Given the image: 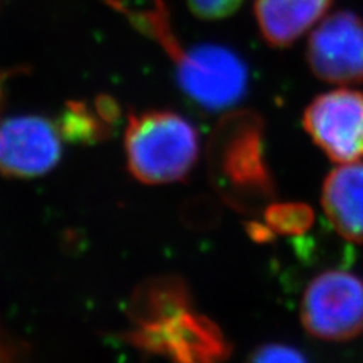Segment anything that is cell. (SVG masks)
Returning a JSON list of instances; mask_svg holds the SVG:
<instances>
[{
    "label": "cell",
    "mask_w": 363,
    "mask_h": 363,
    "mask_svg": "<svg viewBox=\"0 0 363 363\" xmlns=\"http://www.w3.org/2000/svg\"><path fill=\"white\" fill-rule=\"evenodd\" d=\"M129 342L147 354L172 363H224L232 348L220 327L192 308V297L180 277L145 280L129 306Z\"/></svg>",
    "instance_id": "6da1fadb"
},
{
    "label": "cell",
    "mask_w": 363,
    "mask_h": 363,
    "mask_svg": "<svg viewBox=\"0 0 363 363\" xmlns=\"http://www.w3.org/2000/svg\"><path fill=\"white\" fill-rule=\"evenodd\" d=\"M106 2L169 55L176 65L179 86L196 105L215 112L229 109L242 99L248 86V72L242 60L220 45L182 48L169 26L164 0H153V5L145 9H132L126 0Z\"/></svg>",
    "instance_id": "7a4b0ae2"
},
{
    "label": "cell",
    "mask_w": 363,
    "mask_h": 363,
    "mask_svg": "<svg viewBox=\"0 0 363 363\" xmlns=\"http://www.w3.org/2000/svg\"><path fill=\"white\" fill-rule=\"evenodd\" d=\"M209 172L221 199L236 211L256 213L276 194L264 145V120L252 111L230 112L209 144Z\"/></svg>",
    "instance_id": "3957f363"
},
{
    "label": "cell",
    "mask_w": 363,
    "mask_h": 363,
    "mask_svg": "<svg viewBox=\"0 0 363 363\" xmlns=\"http://www.w3.org/2000/svg\"><path fill=\"white\" fill-rule=\"evenodd\" d=\"M129 173L144 185H168L188 177L200 156V138L189 120L173 111L133 112L124 130Z\"/></svg>",
    "instance_id": "277c9868"
},
{
    "label": "cell",
    "mask_w": 363,
    "mask_h": 363,
    "mask_svg": "<svg viewBox=\"0 0 363 363\" xmlns=\"http://www.w3.org/2000/svg\"><path fill=\"white\" fill-rule=\"evenodd\" d=\"M304 330L325 342H347L363 333V281L353 272L328 269L311 280L300 308Z\"/></svg>",
    "instance_id": "5b68a950"
},
{
    "label": "cell",
    "mask_w": 363,
    "mask_h": 363,
    "mask_svg": "<svg viewBox=\"0 0 363 363\" xmlns=\"http://www.w3.org/2000/svg\"><path fill=\"white\" fill-rule=\"evenodd\" d=\"M303 128L336 164L363 157V93L337 88L316 96L303 113Z\"/></svg>",
    "instance_id": "8992f818"
},
{
    "label": "cell",
    "mask_w": 363,
    "mask_h": 363,
    "mask_svg": "<svg viewBox=\"0 0 363 363\" xmlns=\"http://www.w3.org/2000/svg\"><path fill=\"white\" fill-rule=\"evenodd\" d=\"M306 58L327 84H363V18L351 11L325 17L311 33Z\"/></svg>",
    "instance_id": "52a82bcc"
},
{
    "label": "cell",
    "mask_w": 363,
    "mask_h": 363,
    "mask_svg": "<svg viewBox=\"0 0 363 363\" xmlns=\"http://www.w3.org/2000/svg\"><path fill=\"white\" fill-rule=\"evenodd\" d=\"M62 155L58 124L41 116H17L0 123V173L33 179L49 173Z\"/></svg>",
    "instance_id": "ba28073f"
},
{
    "label": "cell",
    "mask_w": 363,
    "mask_h": 363,
    "mask_svg": "<svg viewBox=\"0 0 363 363\" xmlns=\"http://www.w3.org/2000/svg\"><path fill=\"white\" fill-rule=\"evenodd\" d=\"M321 204L325 217L344 240L363 244V162L339 164L327 174Z\"/></svg>",
    "instance_id": "9c48e42d"
},
{
    "label": "cell",
    "mask_w": 363,
    "mask_h": 363,
    "mask_svg": "<svg viewBox=\"0 0 363 363\" xmlns=\"http://www.w3.org/2000/svg\"><path fill=\"white\" fill-rule=\"evenodd\" d=\"M333 0H256L255 17L264 40L283 49L323 20Z\"/></svg>",
    "instance_id": "30bf717a"
},
{
    "label": "cell",
    "mask_w": 363,
    "mask_h": 363,
    "mask_svg": "<svg viewBox=\"0 0 363 363\" xmlns=\"http://www.w3.org/2000/svg\"><path fill=\"white\" fill-rule=\"evenodd\" d=\"M121 117L117 101L108 96H100L93 105L85 101H68L56 121L62 140L73 144L93 145L108 138Z\"/></svg>",
    "instance_id": "8fae6325"
},
{
    "label": "cell",
    "mask_w": 363,
    "mask_h": 363,
    "mask_svg": "<svg viewBox=\"0 0 363 363\" xmlns=\"http://www.w3.org/2000/svg\"><path fill=\"white\" fill-rule=\"evenodd\" d=\"M313 223V211L308 204L280 203L265 209V224L269 232L297 235L308 230Z\"/></svg>",
    "instance_id": "7c38bea8"
},
{
    "label": "cell",
    "mask_w": 363,
    "mask_h": 363,
    "mask_svg": "<svg viewBox=\"0 0 363 363\" xmlns=\"http://www.w3.org/2000/svg\"><path fill=\"white\" fill-rule=\"evenodd\" d=\"M244 363H309L298 348L281 342H267L255 348Z\"/></svg>",
    "instance_id": "4fadbf2b"
},
{
    "label": "cell",
    "mask_w": 363,
    "mask_h": 363,
    "mask_svg": "<svg viewBox=\"0 0 363 363\" xmlns=\"http://www.w3.org/2000/svg\"><path fill=\"white\" fill-rule=\"evenodd\" d=\"M244 0H188L191 13L201 20H221L235 14Z\"/></svg>",
    "instance_id": "5bb4252c"
},
{
    "label": "cell",
    "mask_w": 363,
    "mask_h": 363,
    "mask_svg": "<svg viewBox=\"0 0 363 363\" xmlns=\"http://www.w3.org/2000/svg\"><path fill=\"white\" fill-rule=\"evenodd\" d=\"M0 363H17V353L11 340L0 328Z\"/></svg>",
    "instance_id": "9a60e30c"
}]
</instances>
